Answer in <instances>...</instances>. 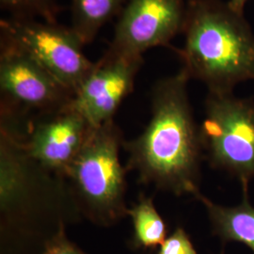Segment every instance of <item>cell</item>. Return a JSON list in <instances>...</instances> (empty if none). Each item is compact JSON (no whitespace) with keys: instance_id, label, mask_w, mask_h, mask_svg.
I'll return each mask as SVG.
<instances>
[{"instance_id":"obj_5","label":"cell","mask_w":254,"mask_h":254,"mask_svg":"<svg viewBox=\"0 0 254 254\" xmlns=\"http://www.w3.org/2000/svg\"><path fill=\"white\" fill-rule=\"evenodd\" d=\"M199 130L211 165L237 176L246 190L254 177V101L209 92Z\"/></svg>"},{"instance_id":"obj_17","label":"cell","mask_w":254,"mask_h":254,"mask_svg":"<svg viewBox=\"0 0 254 254\" xmlns=\"http://www.w3.org/2000/svg\"><path fill=\"white\" fill-rule=\"evenodd\" d=\"M248 1L249 0H229L228 4L236 12L244 14V8Z\"/></svg>"},{"instance_id":"obj_3","label":"cell","mask_w":254,"mask_h":254,"mask_svg":"<svg viewBox=\"0 0 254 254\" xmlns=\"http://www.w3.org/2000/svg\"><path fill=\"white\" fill-rule=\"evenodd\" d=\"M182 33V69L209 92H232L236 84L254 80V32L228 2L189 0Z\"/></svg>"},{"instance_id":"obj_12","label":"cell","mask_w":254,"mask_h":254,"mask_svg":"<svg viewBox=\"0 0 254 254\" xmlns=\"http://www.w3.org/2000/svg\"><path fill=\"white\" fill-rule=\"evenodd\" d=\"M130 0H71V27L84 46L90 45L101 28L119 17Z\"/></svg>"},{"instance_id":"obj_10","label":"cell","mask_w":254,"mask_h":254,"mask_svg":"<svg viewBox=\"0 0 254 254\" xmlns=\"http://www.w3.org/2000/svg\"><path fill=\"white\" fill-rule=\"evenodd\" d=\"M143 57H101L72 101L92 127L114 120L123 101L133 92L136 75L143 65Z\"/></svg>"},{"instance_id":"obj_9","label":"cell","mask_w":254,"mask_h":254,"mask_svg":"<svg viewBox=\"0 0 254 254\" xmlns=\"http://www.w3.org/2000/svg\"><path fill=\"white\" fill-rule=\"evenodd\" d=\"M91 129L71 103L64 109L32 119L18 135L9 132L18 138L31 158L64 177Z\"/></svg>"},{"instance_id":"obj_2","label":"cell","mask_w":254,"mask_h":254,"mask_svg":"<svg viewBox=\"0 0 254 254\" xmlns=\"http://www.w3.org/2000/svg\"><path fill=\"white\" fill-rule=\"evenodd\" d=\"M0 216L4 236L44 246L69 223L81 219L65 177L31 158L20 140L0 128Z\"/></svg>"},{"instance_id":"obj_11","label":"cell","mask_w":254,"mask_h":254,"mask_svg":"<svg viewBox=\"0 0 254 254\" xmlns=\"http://www.w3.org/2000/svg\"><path fill=\"white\" fill-rule=\"evenodd\" d=\"M206 208L214 233L224 241H237L250 247L254 253V207L245 196L235 207H225L199 193L195 196Z\"/></svg>"},{"instance_id":"obj_16","label":"cell","mask_w":254,"mask_h":254,"mask_svg":"<svg viewBox=\"0 0 254 254\" xmlns=\"http://www.w3.org/2000/svg\"><path fill=\"white\" fill-rule=\"evenodd\" d=\"M43 254H86L66 236L65 229L46 243Z\"/></svg>"},{"instance_id":"obj_6","label":"cell","mask_w":254,"mask_h":254,"mask_svg":"<svg viewBox=\"0 0 254 254\" xmlns=\"http://www.w3.org/2000/svg\"><path fill=\"white\" fill-rule=\"evenodd\" d=\"M0 113L29 123L64 109L73 91L9 40L0 37Z\"/></svg>"},{"instance_id":"obj_14","label":"cell","mask_w":254,"mask_h":254,"mask_svg":"<svg viewBox=\"0 0 254 254\" xmlns=\"http://www.w3.org/2000/svg\"><path fill=\"white\" fill-rule=\"evenodd\" d=\"M0 7L9 12V17L37 19L48 23H58L62 10L59 0H0Z\"/></svg>"},{"instance_id":"obj_7","label":"cell","mask_w":254,"mask_h":254,"mask_svg":"<svg viewBox=\"0 0 254 254\" xmlns=\"http://www.w3.org/2000/svg\"><path fill=\"white\" fill-rule=\"evenodd\" d=\"M0 37L32 57L74 94L95 65L84 54L85 46L71 27L7 17L0 20Z\"/></svg>"},{"instance_id":"obj_1","label":"cell","mask_w":254,"mask_h":254,"mask_svg":"<svg viewBox=\"0 0 254 254\" xmlns=\"http://www.w3.org/2000/svg\"><path fill=\"white\" fill-rule=\"evenodd\" d=\"M190 76L183 69L154 84L152 116L144 131L125 141L127 172L138 182L176 196L200 193V130L196 127L188 94Z\"/></svg>"},{"instance_id":"obj_4","label":"cell","mask_w":254,"mask_h":254,"mask_svg":"<svg viewBox=\"0 0 254 254\" xmlns=\"http://www.w3.org/2000/svg\"><path fill=\"white\" fill-rule=\"evenodd\" d=\"M124 142L114 120L92 127L64 175L82 217L100 226H111L127 217V170L120 160Z\"/></svg>"},{"instance_id":"obj_15","label":"cell","mask_w":254,"mask_h":254,"mask_svg":"<svg viewBox=\"0 0 254 254\" xmlns=\"http://www.w3.org/2000/svg\"><path fill=\"white\" fill-rule=\"evenodd\" d=\"M157 254H197L190 239L184 229L177 228L166 238Z\"/></svg>"},{"instance_id":"obj_13","label":"cell","mask_w":254,"mask_h":254,"mask_svg":"<svg viewBox=\"0 0 254 254\" xmlns=\"http://www.w3.org/2000/svg\"><path fill=\"white\" fill-rule=\"evenodd\" d=\"M133 227L132 245L137 249H154L166 240L167 227L154 205L153 198L140 194L134 205L127 209Z\"/></svg>"},{"instance_id":"obj_8","label":"cell","mask_w":254,"mask_h":254,"mask_svg":"<svg viewBox=\"0 0 254 254\" xmlns=\"http://www.w3.org/2000/svg\"><path fill=\"white\" fill-rule=\"evenodd\" d=\"M186 11L184 0H130L105 54L143 57L152 48L170 46L183 31Z\"/></svg>"}]
</instances>
